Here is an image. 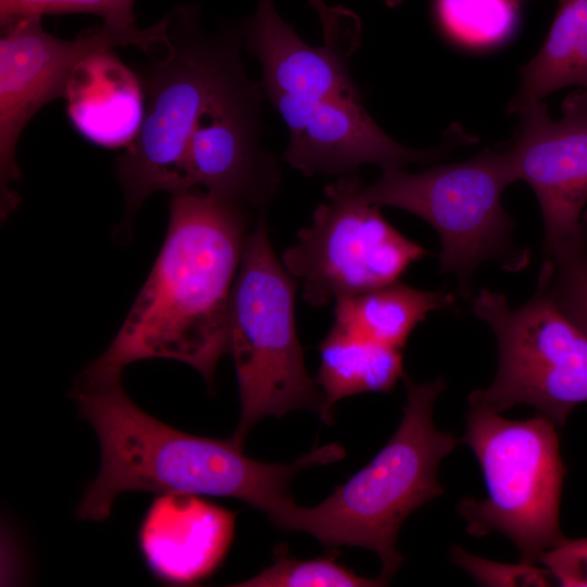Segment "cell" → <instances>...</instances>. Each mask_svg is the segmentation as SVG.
Returning a JSON list of instances; mask_svg holds the SVG:
<instances>
[{"instance_id": "1", "label": "cell", "mask_w": 587, "mask_h": 587, "mask_svg": "<svg viewBox=\"0 0 587 587\" xmlns=\"http://www.w3.org/2000/svg\"><path fill=\"white\" fill-rule=\"evenodd\" d=\"M72 399L95 430L100 469L77 507L82 520H107L127 491L183 492L234 498L267 515L279 527L296 503L289 485L300 471L336 462L338 444L314 447L292 463L247 457L232 438L221 440L178 430L149 415L124 391L121 374L79 376Z\"/></svg>"}, {"instance_id": "2", "label": "cell", "mask_w": 587, "mask_h": 587, "mask_svg": "<svg viewBox=\"0 0 587 587\" xmlns=\"http://www.w3.org/2000/svg\"><path fill=\"white\" fill-rule=\"evenodd\" d=\"M249 227L241 202L199 189L172 195L153 267L110 346L85 370L121 374L136 361L170 359L192 366L211 386L228 353L229 300Z\"/></svg>"}, {"instance_id": "3", "label": "cell", "mask_w": 587, "mask_h": 587, "mask_svg": "<svg viewBox=\"0 0 587 587\" xmlns=\"http://www.w3.org/2000/svg\"><path fill=\"white\" fill-rule=\"evenodd\" d=\"M407 401L391 438L363 469L321 503L295 504L282 529L304 532L326 547H359L373 551L388 583L403 557L397 536L417 508L444 494L440 462L462 442L433 421L434 403L446 388L442 377L419 384L402 376Z\"/></svg>"}, {"instance_id": "4", "label": "cell", "mask_w": 587, "mask_h": 587, "mask_svg": "<svg viewBox=\"0 0 587 587\" xmlns=\"http://www.w3.org/2000/svg\"><path fill=\"white\" fill-rule=\"evenodd\" d=\"M166 18V54L138 74L147 101L139 133L116 162L128 215L157 191H182L186 150L198 121L249 78L239 53L242 28L210 36L196 5H177Z\"/></svg>"}, {"instance_id": "5", "label": "cell", "mask_w": 587, "mask_h": 587, "mask_svg": "<svg viewBox=\"0 0 587 587\" xmlns=\"http://www.w3.org/2000/svg\"><path fill=\"white\" fill-rule=\"evenodd\" d=\"M297 284L276 259L265 216L260 217L246 239L228 310V352L240 398L232 439L242 447L262 417L324 409L325 396L307 373L296 330Z\"/></svg>"}, {"instance_id": "6", "label": "cell", "mask_w": 587, "mask_h": 587, "mask_svg": "<svg viewBox=\"0 0 587 587\" xmlns=\"http://www.w3.org/2000/svg\"><path fill=\"white\" fill-rule=\"evenodd\" d=\"M462 442L475 454L487 492L482 500L459 503L466 533L499 532L517 548L521 563L536 565L566 539L560 527L566 470L557 425L539 413L519 421L470 409Z\"/></svg>"}, {"instance_id": "7", "label": "cell", "mask_w": 587, "mask_h": 587, "mask_svg": "<svg viewBox=\"0 0 587 587\" xmlns=\"http://www.w3.org/2000/svg\"><path fill=\"white\" fill-rule=\"evenodd\" d=\"M382 172L374 184L363 185V199L430 224L441 241L440 272L457 277L461 296L471 297L474 273L484 262L498 261L509 271L528 262L513 246L514 223L501 203L505 187L515 182L504 143L417 173Z\"/></svg>"}, {"instance_id": "8", "label": "cell", "mask_w": 587, "mask_h": 587, "mask_svg": "<svg viewBox=\"0 0 587 587\" xmlns=\"http://www.w3.org/2000/svg\"><path fill=\"white\" fill-rule=\"evenodd\" d=\"M472 310L495 334L499 363L492 383L470 394V409L502 413L528 404L562 427L577 405L587 403V335L540 284L514 309L504 295L482 288Z\"/></svg>"}, {"instance_id": "9", "label": "cell", "mask_w": 587, "mask_h": 587, "mask_svg": "<svg viewBox=\"0 0 587 587\" xmlns=\"http://www.w3.org/2000/svg\"><path fill=\"white\" fill-rule=\"evenodd\" d=\"M363 182L351 174L325 187L327 200L312 225L283 254L286 271L302 285L310 305L360 295L395 283L426 249L404 237L362 197Z\"/></svg>"}, {"instance_id": "10", "label": "cell", "mask_w": 587, "mask_h": 587, "mask_svg": "<svg viewBox=\"0 0 587 587\" xmlns=\"http://www.w3.org/2000/svg\"><path fill=\"white\" fill-rule=\"evenodd\" d=\"M41 15H27L1 27L0 38V188L1 214L17 204L11 190L20 178L15 153L32 117L50 101L63 98L77 65L91 54L135 46L146 53L166 41L167 18L147 28H121L102 23L74 39L53 36Z\"/></svg>"}, {"instance_id": "11", "label": "cell", "mask_w": 587, "mask_h": 587, "mask_svg": "<svg viewBox=\"0 0 587 587\" xmlns=\"http://www.w3.org/2000/svg\"><path fill=\"white\" fill-rule=\"evenodd\" d=\"M289 130L284 160L307 176L351 175L363 164L398 170L448 157L454 148L477 139L452 125L444 141L428 150L404 147L372 118L362 98L304 100L287 95L267 97Z\"/></svg>"}, {"instance_id": "12", "label": "cell", "mask_w": 587, "mask_h": 587, "mask_svg": "<svg viewBox=\"0 0 587 587\" xmlns=\"http://www.w3.org/2000/svg\"><path fill=\"white\" fill-rule=\"evenodd\" d=\"M561 113L552 120L544 101L526 108L504 143L515 182H526L539 202L545 254L576 229L587 202V90L571 92Z\"/></svg>"}, {"instance_id": "13", "label": "cell", "mask_w": 587, "mask_h": 587, "mask_svg": "<svg viewBox=\"0 0 587 587\" xmlns=\"http://www.w3.org/2000/svg\"><path fill=\"white\" fill-rule=\"evenodd\" d=\"M263 97L261 85L248 78L201 115L187 146L180 192L199 189L265 213L279 173L260 140Z\"/></svg>"}, {"instance_id": "14", "label": "cell", "mask_w": 587, "mask_h": 587, "mask_svg": "<svg viewBox=\"0 0 587 587\" xmlns=\"http://www.w3.org/2000/svg\"><path fill=\"white\" fill-rule=\"evenodd\" d=\"M236 514L202 496L159 494L148 507L137 539L142 559L162 583L191 585L221 565L232 545Z\"/></svg>"}, {"instance_id": "15", "label": "cell", "mask_w": 587, "mask_h": 587, "mask_svg": "<svg viewBox=\"0 0 587 587\" xmlns=\"http://www.w3.org/2000/svg\"><path fill=\"white\" fill-rule=\"evenodd\" d=\"M247 50L262 68L264 96L304 100L361 98L348 71L349 53L304 42L278 14L274 0H258L254 14L241 26Z\"/></svg>"}, {"instance_id": "16", "label": "cell", "mask_w": 587, "mask_h": 587, "mask_svg": "<svg viewBox=\"0 0 587 587\" xmlns=\"http://www.w3.org/2000/svg\"><path fill=\"white\" fill-rule=\"evenodd\" d=\"M75 129L105 148L128 147L145 114L140 78L113 52H96L75 68L63 97Z\"/></svg>"}, {"instance_id": "17", "label": "cell", "mask_w": 587, "mask_h": 587, "mask_svg": "<svg viewBox=\"0 0 587 587\" xmlns=\"http://www.w3.org/2000/svg\"><path fill=\"white\" fill-rule=\"evenodd\" d=\"M567 86L587 90V0H558L546 40L521 68V85L507 112L519 114Z\"/></svg>"}, {"instance_id": "18", "label": "cell", "mask_w": 587, "mask_h": 587, "mask_svg": "<svg viewBox=\"0 0 587 587\" xmlns=\"http://www.w3.org/2000/svg\"><path fill=\"white\" fill-rule=\"evenodd\" d=\"M316 384L325 396L321 419L332 420L339 400L365 392H388L404 375L401 349L333 326L320 345Z\"/></svg>"}, {"instance_id": "19", "label": "cell", "mask_w": 587, "mask_h": 587, "mask_svg": "<svg viewBox=\"0 0 587 587\" xmlns=\"http://www.w3.org/2000/svg\"><path fill=\"white\" fill-rule=\"evenodd\" d=\"M454 303L451 292L421 290L397 280L336 301L334 326L402 349L428 313L450 309Z\"/></svg>"}, {"instance_id": "20", "label": "cell", "mask_w": 587, "mask_h": 587, "mask_svg": "<svg viewBox=\"0 0 587 587\" xmlns=\"http://www.w3.org/2000/svg\"><path fill=\"white\" fill-rule=\"evenodd\" d=\"M538 284L587 335V211L571 236L546 253Z\"/></svg>"}, {"instance_id": "21", "label": "cell", "mask_w": 587, "mask_h": 587, "mask_svg": "<svg viewBox=\"0 0 587 587\" xmlns=\"http://www.w3.org/2000/svg\"><path fill=\"white\" fill-rule=\"evenodd\" d=\"M387 583L359 576L341 565L334 557L310 560L290 558L287 548L275 549L274 562L253 577L234 586L240 587H373Z\"/></svg>"}, {"instance_id": "22", "label": "cell", "mask_w": 587, "mask_h": 587, "mask_svg": "<svg viewBox=\"0 0 587 587\" xmlns=\"http://www.w3.org/2000/svg\"><path fill=\"white\" fill-rule=\"evenodd\" d=\"M136 0H0V26L27 15L89 13L102 17L103 23L136 28Z\"/></svg>"}, {"instance_id": "23", "label": "cell", "mask_w": 587, "mask_h": 587, "mask_svg": "<svg viewBox=\"0 0 587 587\" xmlns=\"http://www.w3.org/2000/svg\"><path fill=\"white\" fill-rule=\"evenodd\" d=\"M539 562L560 586L587 587V538L569 539L544 552Z\"/></svg>"}, {"instance_id": "24", "label": "cell", "mask_w": 587, "mask_h": 587, "mask_svg": "<svg viewBox=\"0 0 587 587\" xmlns=\"http://www.w3.org/2000/svg\"><path fill=\"white\" fill-rule=\"evenodd\" d=\"M308 2L319 15L325 45L347 51L359 48L361 21L357 14L344 7H329L325 0Z\"/></svg>"}, {"instance_id": "25", "label": "cell", "mask_w": 587, "mask_h": 587, "mask_svg": "<svg viewBox=\"0 0 587 587\" xmlns=\"http://www.w3.org/2000/svg\"><path fill=\"white\" fill-rule=\"evenodd\" d=\"M388 8L399 7L403 0H382Z\"/></svg>"}]
</instances>
